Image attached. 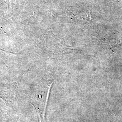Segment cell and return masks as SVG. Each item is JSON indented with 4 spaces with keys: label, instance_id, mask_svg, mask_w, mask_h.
Instances as JSON below:
<instances>
[{
    "label": "cell",
    "instance_id": "1",
    "mask_svg": "<svg viewBox=\"0 0 122 122\" xmlns=\"http://www.w3.org/2000/svg\"><path fill=\"white\" fill-rule=\"evenodd\" d=\"M52 83L50 85V86L49 87V88L48 89V95H47V100H46V104H45V109H44V115H45V112H46V107H47V102H48V96H49V92L50 91V89H51V88L52 87Z\"/></svg>",
    "mask_w": 122,
    "mask_h": 122
},
{
    "label": "cell",
    "instance_id": "2",
    "mask_svg": "<svg viewBox=\"0 0 122 122\" xmlns=\"http://www.w3.org/2000/svg\"><path fill=\"white\" fill-rule=\"evenodd\" d=\"M33 105V106L34 107V108H35V109H36V112H37V113L38 114V116H39V122H41V118H40V114H39V111L37 110L36 109V108H35V106L33 105V104H32Z\"/></svg>",
    "mask_w": 122,
    "mask_h": 122
}]
</instances>
